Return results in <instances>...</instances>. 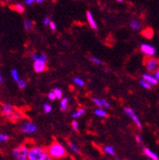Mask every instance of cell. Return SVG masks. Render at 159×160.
Instances as JSON below:
<instances>
[{
	"mask_svg": "<svg viewBox=\"0 0 159 160\" xmlns=\"http://www.w3.org/2000/svg\"><path fill=\"white\" fill-rule=\"evenodd\" d=\"M43 110H44L45 113H50L52 112V107L50 104L46 103V104L43 105Z\"/></svg>",
	"mask_w": 159,
	"mask_h": 160,
	"instance_id": "cell-28",
	"label": "cell"
},
{
	"mask_svg": "<svg viewBox=\"0 0 159 160\" xmlns=\"http://www.w3.org/2000/svg\"><path fill=\"white\" fill-rule=\"evenodd\" d=\"M85 112H86L85 109H83V108H79L76 112H74L72 113V118L76 119V118H78V117L82 116Z\"/></svg>",
	"mask_w": 159,
	"mask_h": 160,
	"instance_id": "cell-17",
	"label": "cell"
},
{
	"mask_svg": "<svg viewBox=\"0 0 159 160\" xmlns=\"http://www.w3.org/2000/svg\"><path fill=\"white\" fill-rule=\"evenodd\" d=\"M73 82H74L77 86H79V87H83V86L85 85L84 80L81 79V78H79V77H75V78L73 79Z\"/></svg>",
	"mask_w": 159,
	"mask_h": 160,
	"instance_id": "cell-23",
	"label": "cell"
},
{
	"mask_svg": "<svg viewBox=\"0 0 159 160\" xmlns=\"http://www.w3.org/2000/svg\"><path fill=\"white\" fill-rule=\"evenodd\" d=\"M117 1H118V2H122V1H123V0H117Z\"/></svg>",
	"mask_w": 159,
	"mask_h": 160,
	"instance_id": "cell-43",
	"label": "cell"
},
{
	"mask_svg": "<svg viewBox=\"0 0 159 160\" xmlns=\"http://www.w3.org/2000/svg\"><path fill=\"white\" fill-rule=\"evenodd\" d=\"M35 1H36L37 3H42V2L45 1V0H35Z\"/></svg>",
	"mask_w": 159,
	"mask_h": 160,
	"instance_id": "cell-41",
	"label": "cell"
},
{
	"mask_svg": "<svg viewBox=\"0 0 159 160\" xmlns=\"http://www.w3.org/2000/svg\"><path fill=\"white\" fill-rule=\"evenodd\" d=\"M72 130L77 132L78 131V128H79V124L78 122L76 121V120H73V121L72 122Z\"/></svg>",
	"mask_w": 159,
	"mask_h": 160,
	"instance_id": "cell-32",
	"label": "cell"
},
{
	"mask_svg": "<svg viewBox=\"0 0 159 160\" xmlns=\"http://www.w3.org/2000/svg\"><path fill=\"white\" fill-rule=\"evenodd\" d=\"M29 151L30 149L26 145H19L12 150V155L15 160H28Z\"/></svg>",
	"mask_w": 159,
	"mask_h": 160,
	"instance_id": "cell-3",
	"label": "cell"
},
{
	"mask_svg": "<svg viewBox=\"0 0 159 160\" xmlns=\"http://www.w3.org/2000/svg\"><path fill=\"white\" fill-rule=\"evenodd\" d=\"M1 112H2L3 116H5L6 118H12L13 113L15 112V110L13 109L12 106H11L9 104H4L1 109Z\"/></svg>",
	"mask_w": 159,
	"mask_h": 160,
	"instance_id": "cell-8",
	"label": "cell"
},
{
	"mask_svg": "<svg viewBox=\"0 0 159 160\" xmlns=\"http://www.w3.org/2000/svg\"><path fill=\"white\" fill-rule=\"evenodd\" d=\"M141 52H142L144 54L148 55V56H153V55L155 54L156 50H155L154 47H152V46H151V45L142 44V45H141Z\"/></svg>",
	"mask_w": 159,
	"mask_h": 160,
	"instance_id": "cell-10",
	"label": "cell"
},
{
	"mask_svg": "<svg viewBox=\"0 0 159 160\" xmlns=\"http://www.w3.org/2000/svg\"><path fill=\"white\" fill-rule=\"evenodd\" d=\"M104 152L109 154V155H114L115 154V150L112 146H105L104 147Z\"/></svg>",
	"mask_w": 159,
	"mask_h": 160,
	"instance_id": "cell-18",
	"label": "cell"
},
{
	"mask_svg": "<svg viewBox=\"0 0 159 160\" xmlns=\"http://www.w3.org/2000/svg\"><path fill=\"white\" fill-rule=\"evenodd\" d=\"M68 103H69V98L68 97H64V98L61 99V101H60V110L62 112H64V111L67 110Z\"/></svg>",
	"mask_w": 159,
	"mask_h": 160,
	"instance_id": "cell-16",
	"label": "cell"
},
{
	"mask_svg": "<svg viewBox=\"0 0 159 160\" xmlns=\"http://www.w3.org/2000/svg\"><path fill=\"white\" fill-rule=\"evenodd\" d=\"M2 82V76H1V74H0V83Z\"/></svg>",
	"mask_w": 159,
	"mask_h": 160,
	"instance_id": "cell-42",
	"label": "cell"
},
{
	"mask_svg": "<svg viewBox=\"0 0 159 160\" xmlns=\"http://www.w3.org/2000/svg\"><path fill=\"white\" fill-rule=\"evenodd\" d=\"M50 22H51V20H50V17H45L44 19V25H50Z\"/></svg>",
	"mask_w": 159,
	"mask_h": 160,
	"instance_id": "cell-38",
	"label": "cell"
},
{
	"mask_svg": "<svg viewBox=\"0 0 159 160\" xmlns=\"http://www.w3.org/2000/svg\"><path fill=\"white\" fill-rule=\"evenodd\" d=\"M47 62H45V61H43V60H41V59H37L36 61H34V63H33V69H34V72H37V73H39V72H44L45 70H46V68H47V64H46Z\"/></svg>",
	"mask_w": 159,
	"mask_h": 160,
	"instance_id": "cell-7",
	"label": "cell"
},
{
	"mask_svg": "<svg viewBox=\"0 0 159 160\" xmlns=\"http://www.w3.org/2000/svg\"><path fill=\"white\" fill-rule=\"evenodd\" d=\"M10 8L12 9V10H13V11H15V12H19V13H22V12H24V11H25V9H24V7L22 6V5H20V4H14V5H12V6H10Z\"/></svg>",
	"mask_w": 159,
	"mask_h": 160,
	"instance_id": "cell-15",
	"label": "cell"
},
{
	"mask_svg": "<svg viewBox=\"0 0 159 160\" xmlns=\"http://www.w3.org/2000/svg\"><path fill=\"white\" fill-rule=\"evenodd\" d=\"M20 131L24 133H27V134L34 133L37 131V126L34 123H32V121H26V122L21 124Z\"/></svg>",
	"mask_w": 159,
	"mask_h": 160,
	"instance_id": "cell-6",
	"label": "cell"
},
{
	"mask_svg": "<svg viewBox=\"0 0 159 160\" xmlns=\"http://www.w3.org/2000/svg\"><path fill=\"white\" fill-rule=\"evenodd\" d=\"M12 78H13L14 81H16V82H18V81H19L18 72H17V71H16L15 69H12Z\"/></svg>",
	"mask_w": 159,
	"mask_h": 160,
	"instance_id": "cell-27",
	"label": "cell"
},
{
	"mask_svg": "<svg viewBox=\"0 0 159 160\" xmlns=\"http://www.w3.org/2000/svg\"><path fill=\"white\" fill-rule=\"evenodd\" d=\"M26 86H27V82L25 81L24 79H22V80H19V81H18V87L20 88V89H24Z\"/></svg>",
	"mask_w": 159,
	"mask_h": 160,
	"instance_id": "cell-31",
	"label": "cell"
},
{
	"mask_svg": "<svg viewBox=\"0 0 159 160\" xmlns=\"http://www.w3.org/2000/svg\"><path fill=\"white\" fill-rule=\"evenodd\" d=\"M31 58H32V59L33 60V61H36V60H37V59L39 58V56H38L37 54H32V55L31 56Z\"/></svg>",
	"mask_w": 159,
	"mask_h": 160,
	"instance_id": "cell-40",
	"label": "cell"
},
{
	"mask_svg": "<svg viewBox=\"0 0 159 160\" xmlns=\"http://www.w3.org/2000/svg\"><path fill=\"white\" fill-rule=\"evenodd\" d=\"M130 27L135 31H138V30H140L141 29V23L140 22H138V21H132L130 23Z\"/></svg>",
	"mask_w": 159,
	"mask_h": 160,
	"instance_id": "cell-19",
	"label": "cell"
},
{
	"mask_svg": "<svg viewBox=\"0 0 159 160\" xmlns=\"http://www.w3.org/2000/svg\"><path fill=\"white\" fill-rule=\"evenodd\" d=\"M94 112V114H95L96 116L101 117V118H105V117H107V116H108L107 112H106L105 110L101 109V108H98V109L94 110V112Z\"/></svg>",
	"mask_w": 159,
	"mask_h": 160,
	"instance_id": "cell-14",
	"label": "cell"
},
{
	"mask_svg": "<svg viewBox=\"0 0 159 160\" xmlns=\"http://www.w3.org/2000/svg\"><path fill=\"white\" fill-rule=\"evenodd\" d=\"M33 2H35V0H25V3L27 5H32Z\"/></svg>",
	"mask_w": 159,
	"mask_h": 160,
	"instance_id": "cell-39",
	"label": "cell"
},
{
	"mask_svg": "<svg viewBox=\"0 0 159 160\" xmlns=\"http://www.w3.org/2000/svg\"><path fill=\"white\" fill-rule=\"evenodd\" d=\"M22 117V114H21V112H16L15 111V112L13 113V115H12V117L11 118L12 120H13V121H17V120H19Z\"/></svg>",
	"mask_w": 159,
	"mask_h": 160,
	"instance_id": "cell-26",
	"label": "cell"
},
{
	"mask_svg": "<svg viewBox=\"0 0 159 160\" xmlns=\"http://www.w3.org/2000/svg\"><path fill=\"white\" fill-rule=\"evenodd\" d=\"M92 102L100 108H106V109H110L111 108V104L107 101L104 98H97V97H93L92 98Z\"/></svg>",
	"mask_w": 159,
	"mask_h": 160,
	"instance_id": "cell-9",
	"label": "cell"
},
{
	"mask_svg": "<svg viewBox=\"0 0 159 160\" xmlns=\"http://www.w3.org/2000/svg\"><path fill=\"white\" fill-rule=\"evenodd\" d=\"M87 19H88V22H89V24H90L92 29H93V30H97L98 29V26H97L95 20L93 19V16H92V12L90 11L87 12Z\"/></svg>",
	"mask_w": 159,
	"mask_h": 160,
	"instance_id": "cell-13",
	"label": "cell"
},
{
	"mask_svg": "<svg viewBox=\"0 0 159 160\" xmlns=\"http://www.w3.org/2000/svg\"><path fill=\"white\" fill-rule=\"evenodd\" d=\"M50 156L53 159H61L67 156V150L66 148L59 142L52 143L49 148L47 149Z\"/></svg>",
	"mask_w": 159,
	"mask_h": 160,
	"instance_id": "cell-1",
	"label": "cell"
},
{
	"mask_svg": "<svg viewBox=\"0 0 159 160\" xmlns=\"http://www.w3.org/2000/svg\"><path fill=\"white\" fill-rule=\"evenodd\" d=\"M145 67L148 72H154L156 70L159 69V59L155 57H152V56H150L149 58H146Z\"/></svg>",
	"mask_w": 159,
	"mask_h": 160,
	"instance_id": "cell-4",
	"label": "cell"
},
{
	"mask_svg": "<svg viewBox=\"0 0 159 160\" xmlns=\"http://www.w3.org/2000/svg\"><path fill=\"white\" fill-rule=\"evenodd\" d=\"M143 152H144L145 155H146L148 158H150L151 160H159L158 155H157L155 152H153L152 150L148 149V148H143Z\"/></svg>",
	"mask_w": 159,
	"mask_h": 160,
	"instance_id": "cell-12",
	"label": "cell"
},
{
	"mask_svg": "<svg viewBox=\"0 0 159 160\" xmlns=\"http://www.w3.org/2000/svg\"><path fill=\"white\" fill-rule=\"evenodd\" d=\"M142 34H143L145 37H147V38H151V37H152V35H153V31H152V29H151V28H147V29L142 32Z\"/></svg>",
	"mask_w": 159,
	"mask_h": 160,
	"instance_id": "cell-20",
	"label": "cell"
},
{
	"mask_svg": "<svg viewBox=\"0 0 159 160\" xmlns=\"http://www.w3.org/2000/svg\"><path fill=\"white\" fill-rule=\"evenodd\" d=\"M135 140H136V142L139 143V144H142V143H143V140H142L141 136L139 135V134H136V135H135Z\"/></svg>",
	"mask_w": 159,
	"mask_h": 160,
	"instance_id": "cell-34",
	"label": "cell"
},
{
	"mask_svg": "<svg viewBox=\"0 0 159 160\" xmlns=\"http://www.w3.org/2000/svg\"><path fill=\"white\" fill-rule=\"evenodd\" d=\"M48 98H49L50 100H52V101H53V100H55V99H57L53 92H50L48 93Z\"/></svg>",
	"mask_w": 159,
	"mask_h": 160,
	"instance_id": "cell-33",
	"label": "cell"
},
{
	"mask_svg": "<svg viewBox=\"0 0 159 160\" xmlns=\"http://www.w3.org/2000/svg\"><path fill=\"white\" fill-rule=\"evenodd\" d=\"M140 85L143 87V88H145V89H147V90H151L152 89V85L150 84V83H148L147 81H145L144 79H142V80H140Z\"/></svg>",
	"mask_w": 159,
	"mask_h": 160,
	"instance_id": "cell-25",
	"label": "cell"
},
{
	"mask_svg": "<svg viewBox=\"0 0 159 160\" xmlns=\"http://www.w3.org/2000/svg\"><path fill=\"white\" fill-rule=\"evenodd\" d=\"M153 76L158 80V81H159V69L158 70H156L154 72H153Z\"/></svg>",
	"mask_w": 159,
	"mask_h": 160,
	"instance_id": "cell-37",
	"label": "cell"
},
{
	"mask_svg": "<svg viewBox=\"0 0 159 160\" xmlns=\"http://www.w3.org/2000/svg\"><path fill=\"white\" fill-rule=\"evenodd\" d=\"M50 27H51V29H52V32H55L56 27H55V24H54V22H53V21H51V22H50Z\"/></svg>",
	"mask_w": 159,
	"mask_h": 160,
	"instance_id": "cell-36",
	"label": "cell"
},
{
	"mask_svg": "<svg viewBox=\"0 0 159 160\" xmlns=\"http://www.w3.org/2000/svg\"><path fill=\"white\" fill-rule=\"evenodd\" d=\"M52 92H54V94H55V96H56L57 99H62V97H63V92H62V90H61V89L55 88V89H53Z\"/></svg>",
	"mask_w": 159,
	"mask_h": 160,
	"instance_id": "cell-21",
	"label": "cell"
},
{
	"mask_svg": "<svg viewBox=\"0 0 159 160\" xmlns=\"http://www.w3.org/2000/svg\"><path fill=\"white\" fill-rule=\"evenodd\" d=\"M124 112H125L126 114L132 120L133 123H134V125H135L139 130H141V129H142V123H141V121H140V119H139V117L137 116V114L134 112V111H133L132 108H130V107H125V108H124Z\"/></svg>",
	"mask_w": 159,
	"mask_h": 160,
	"instance_id": "cell-5",
	"label": "cell"
},
{
	"mask_svg": "<svg viewBox=\"0 0 159 160\" xmlns=\"http://www.w3.org/2000/svg\"><path fill=\"white\" fill-rule=\"evenodd\" d=\"M69 147H70V149H71L74 153H77V154L80 153V151H79V149L77 148V146H76L74 143H72V142H69Z\"/></svg>",
	"mask_w": 159,
	"mask_h": 160,
	"instance_id": "cell-22",
	"label": "cell"
},
{
	"mask_svg": "<svg viewBox=\"0 0 159 160\" xmlns=\"http://www.w3.org/2000/svg\"><path fill=\"white\" fill-rule=\"evenodd\" d=\"M7 1H12V0H7Z\"/></svg>",
	"mask_w": 159,
	"mask_h": 160,
	"instance_id": "cell-44",
	"label": "cell"
},
{
	"mask_svg": "<svg viewBox=\"0 0 159 160\" xmlns=\"http://www.w3.org/2000/svg\"><path fill=\"white\" fill-rule=\"evenodd\" d=\"M90 60H91L92 63H94L96 65H103V62L101 61V60L96 58V57H90Z\"/></svg>",
	"mask_w": 159,
	"mask_h": 160,
	"instance_id": "cell-29",
	"label": "cell"
},
{
	"mask_svg": "<svg viewBox=\"0 0 159 160\" xmlns=\"http://www.w3.org/2000/svg\"><path fill=\"white\" fill-rule=\"evenodd\" d=\"M39 59H41V60H43V61L47 62V60H48V57H47V55H46L45 53H42V54H40V55H39Z\"/></svg>",
	"mask_w": 159,
	"mask_h": 160,
	"instance_id": "cell-35",
	"label": "cell"
},
{
	"mask_svg": "<svg viewBox=\"0 0 159 160\" xmlns=\"http://www.w3.org/2000/svg\"><path fill=\"white\" fill-rule=\"evenodd\" d=\"M24 25H25V29H26L27 31H31V30L32 29V25H33V23L31 21V20L26 19V20H25Z\"/></svg>",
	"mask_w": 159,
	"mask_h": 160,
	"instance_id": "cell-24",
	"label": "cell"
},
{
	"mask_svg": "<svg viewBox=\"0 0 159 160\" xmlns=\"http://www.w3.org/2000/svg\"><path fill=\"white\" fill-rule=\"evenodd\" d=\"M9 140V136L5 133H0V143L6 142Z\"/></svg>",
	"mask_w": 159,
	"mask_h": 160,
	"instance_id": "cell-30",
	"label": "cell"
},
{
	"mask_svg": "<svg viewBox=\"0 0 159 160\" xmlns=\"http://www.w3.org/2000/svg\"><path fill=\"white\" fill-rule=\"evenodd\" d=\"M142 78L145 80V81H147L148 83H150L152 86V85H157L158 84V80L152 74H149V73H144L142 75Z\"/></svg>",
	"mask_w": 159,
	"mask_h": 160,
	"instance_id": "cell-11",
	"label": "cell"
},
{
	"mask_svg": "<svg viewBox=\"0 0 159 160\" xmlns=\"http://www.w3.org/2000/svg\"><path fill=\"white\" fill-rule=\"evenodd\" d=\"M48 151L42 147H32L29 151L28 160H52Z\"/></svg>",
	"mask_w": 159,
	"mask_h": 160,
	"instance_id": "cell-2",
	"label": "cell"
}]
</instances>
